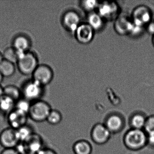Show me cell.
<instances>
[{
  "label": "cell",
  "instance_id": "cell-2",
  "mask_svg": "<svg viewBox=\"0 0 154 154\" xmlns=\"http://www.w3.org/2000/svg\"><path fill=\"white\" fill-rule=\"evenodd\" d=\"M18 54L17 64L20 72L25 75L33 74L39 65L36 55L30 51Z\"/></svg>",
  "mask_w": 154,
  "mask_h": 154
},
{
  "label": "cell",
  "instance_id": "cell-9",
  "mask_svg": "<svg viewBox=\"0 0 154 154\" xmlns=\"http://www.w3.org/2000/svg\"><path fill=\"white\" fill-rule=\"evenodd\" d=\"M133 22L131 17L126 14H120L115 19L114 29L121 35H129L133 27Z\"/></svg>",
  "mask_w": 154,
  "mask_h": 154
},
{
  "label": "cell",
  "instance_id": "cell-1",
  "mask_svg": "<svg viewBox=\"0 0 154 154\" xmlns=\"http://www.w3.org/2000/svg\"><path fill=\"white\" fill-rule=\"evenodd\" d=\"M147 135L143 129L131 128L125 133L123 142L127 148L138 150L147 145Z\"/></svg>",
  "mask_w": 154,
  "mask_h": 154
},
{
  "label": "cell",
  "instance_id": "cell-36",
  "mask_svg": "<svg viewBox=\"0 0 154 154\" xmlns=\"http://www.w3.org/2000/svg\"><path fill=\"white\" fill-rule=\"evenodd\" d=\"M3 76H2V75L0 73V84L3 81Z\"/></svg>",
  "mask_w": 154,
  "mask_h": 154
},
{
  "label": "cell",
  "instance_id": "cell-18",
  "mask_svg": "<svg viewBox=\"0 0 154 154\" xmlns=\"http://www.w3.org/2000/svg\"><path fill=\"white\" fill-rule=\"evenodd\" d=\"M146 119L147 117L142 112H134L130 118V126L131 128L143 130Z\"/></svg>",
  "mask_w": 154,
  "mask_h": 154
},
{
  "label": "cell",
  "instance_id": "cell-5",
  "mask_svg": "<svg viewBox=\"0 0 154 154\" xmlns=\"http://www.w3.org/2000/svg\"><path fill=\"white\" fill-rule=\"evenodd\" d=\"M43 93V86L33 80L26 83L21 91L23 98L29 102L40 100Z\"/></svg>",
  "mask_w": 154,
  "mask_h": 154
},
{
  "label": "cell",
  "instance_id": "cell-12",
  "mask_svg": "<svg viewBox=\"0 0 154 154\" xmlns=\"http://www.w3.org/2000/svg\"><path fill=\"white\" fill-rule=\"evenodd\" d=\"M62 23L67 31L74 33L82 23L81 17L77 12L74 11H69L63 16Z\"/></svg>",
  "mask_w": 154,
  "mask_h": 154
},
{
  "label": "cell",
  "instance_id": "cell-17",
  "mask_svg": "<svg viewBox=\"0 0 154 154\" xmlns=\"http://www.w3.org/2000/svg\"><path fill=\"white\" fill-rule=\"evenodd\" d=\"M87 23L94 31H100L104 27L105 20L97 12L94 11L89 13Z\"/></svg>",
  "mask_w": 154,
  "mask_h": 154
},
{
  "label": "cell",
  "instance_id": "cell-37",
  "mask_svg": "<svg viewBox=\"0 0 154 154\" xmlns=\"http://www.w3.org/2000/svg\"><path fill=\"white\" fill-rule=\"evenodd\" d=\"M153 44H154V35H153Z\"/></svg>",
  "mask_w": 154,
  "mask_h": 154
},
{
  "label": "cell",
  "instance_id": "cell-33",
  "mask_svg": "<svg viewBox=\"0 0 154 154\" xmlns=\"http://www.w3.org/2000/svg\"><path fill=\"white\" fill-rule=\"evenodd\" d=\"M146 29L148 33L154 35V22H150L146 26Z\"/></svg>",
  "mask_w": 154,
  "mask_h": 154
},
{
  "label": "cell",
  "instance_id": "cell-31",
  "mask_svg": "<svg viewBox=\"0 0 154 154\" xmlns=\"http://www.w3.org/2000/svg\"><path fill=\"white\" fill-rule=\"evenodd\" d=\"M147 145H148L151 147L154 148V134L147 135Z\"/></svg>",
  "mask_w": 154,
  "mask_h": 154
},
{
  "label": "cell",
  "instance_id": "cell-21",
  "mask_svg": "<svg viewBox=\"0 0 154 154\" xmlns=\"http://www.w3.org/2000/svg\"><path fill=\"white\" fill-rule=\"evenodd\" d=\"M15 64L3 59L0 63V73L3 77H9L15 73Z\"/></svg>",
  "mask_w": 154,
  "mask_h": 154
},
{
  "label": "cell",
  "instance_id": "cell-3",
  "mask_svg": "<svg viewBox=\"0 0 154 154\" xmlns=\"http://www.w3.org/2000/svg\"><path fill=\"white\" fill-rule=\"evenodd\" d=\"M52 109L48 103L42 100H38L31 103L28 116L36 122H43L46 121Z\"/></svg>",
  "mask_w": 154,
  "mask_h": 154
},
{
  "label": "cell",
  "instance_id": "cell-22",
  "mask_svg": "<svg viewBox=\"0 0 154 154\" xmlns=\"http://www.w3.org/2000/svg\"><path fill=\"white\" fill-rule=\"evenodd\" d=\"M16 132L20 142H25L34 133L32 127L27 124L16 130Z\"/></svg>",
  "mask_w": 154,
  "mask_h": 154
},
{
  "label": "cell",
  "instance_id": "cell-11",
  "mask_svg": "<svg viewBox=\"0 0 154 154\" xmlns=\"http://www.w3.org/2000/svg\"><path fill=\"white\" fill-rule=\"evenodd\" d=\"M94 31L87 23H82L75 32L76 40L79 43L87 45L91 43L94 35Z\"/></svg>",
  "mask_w": 154,
  "mask_h": 154
},
{
  "label": "cell",
  "instance_id": "cell-27",
  "mask_svg": "<svg viewBox=\"0 0 154 154\" xmlns=\"http://www.w3.org/2000/svg\"><path fill=\"white\" fill-rule=\"evenodd\" d=\"M99 2L94 0H86L82 1L81 2V6L85 11L90 13L94 12V11L97 10L99 7Z\"/></svg>",
  "mask_w": 154,
  "mask_h": 154
},
{
  "label": "cell",
  "instance_id": "cell-29",
  "mask_svg": "<svg viewBox=\"0 0 154 154\" xmlns=\"http://www.w3.org/2000/svg\"><path fill=\"white\" fill-rule=\"evenodd\" d=\"M144 28L143 27L137 26L133 23V27L129 35L133 37L139 36L143 33Z\"/></svg>",
  "mask_w": 154,
  "mask_h": 154
},
{
  "label": "cell",
  "instance_id": "cell-30",
  "mask_svg": "<svg viewBox=\"0 0 154 154\" xmlns=\"http://www.w3.org/2000/svg\"><path fill=\"white\" fill-rule=\"evenodd\" d=\"M36 154H57V153L52 149L49 148H43Z\"/></svg>",
  "mask_w": 154,
  "mask_h": 154
},
{
  "label": "cell",
  "instance_id": "cell-10",
  "mask_svg": "<svg viewBox=\"0 0 154 154\" xmlns=\"http://www.w3.org/2000/svg\"><path fill=\"white\" fill-rule=\"evenodd\" d=\"M16 130L9 127L0 133V145L4 148H15L19 142Z\"/></svg>",
  "mask_w": 154,
  "mask_h": 154
},
{
  "label": "cell",
  "instance_id": "cell-24",
  "mask_svg": "<svg viewBox=\"0 0 154 154\" xmlns=\"http://www.w3.org/2000/svg\"><path fill=\"white\" fill-rule=\"evenodd\" d=\"M2 56L4 60L14 64L17 63L18 59V53L13 47L6 48L3 52Z\"/></svg>",
  "mask_w": 154,
  "mask_h": 154
},
{
  "label": "cell",
  "instance_id": "cell-28",
  "mask_svg": "<svg viewBox=\"0 0 154 154\" xmlns=\"http://www.w3.org/2000/svg\"><path fill=\"white\" fill-rule=\"evenodd\" d=\"M143 130L147 135L154 134V115L147 117Z\"/></svg>",
  "mask_w": 154,
  "mask_h": 154
},
{
  "label": "cell",
  "instance_id": "cell-35",
  "mask_svg": "<svg viewBox=\"0 0 154 154\" xmlns=\"http://www.w3.org/2000/svg\"><path fill=\"white\" fill-rule=\"evenodd\" d=\"M3 60V56H2V54L0 52V63H2V61Z\"/></svg>",
  "mask_w": 154,
  "mask_h": 154
},
{
  "label": "cell",
  "instance_id": "cell-26",
  "mask_svg": "<svg viewBox=\"0 0 154 154\" xmlns=\"http://www.w3.org/2000/svg\"><path fill=\"white\" fill-rule=\"evenodd\" d=\"M63 116L59 111L52 109L46 121L51 125H56L59 124L62 121Z\"/></svg>",
  "mask_w": 154,
  "mask_h": 154
},
{
  "label": "cell",
  "instance_id": "cell-25",
  "mask_svg": "<svg viewBox=\"0 0 154 154\" xmlns=\"http://www.w3.org/2000/svg\"><path fill=\"white\" fill-rule=\"evenodd\" d=\"M31 103L29 101L22 98L16 101L15 109L28 115Z\"/></svg>",
  "mask_w": 154,
  "mask_h": 154
},
{
  "label": "cell",
  "instance_id": "cell-32",
  "mask_svg": "<svg viewBox=\"0 0 154 154\" xmlns=\"http://www.w3.org/2000/svg\"><path fill=\"white\" fill-rule=\"evenodd\" d=\"M0 154H19L15 148H4Z\"/></svg>",
  "mask_w": 154,
  "mask_h": 154
},
{
  "label": "cell",
  "instance_id": "cell-34",
  "mask_svg": "<svg viewBox=\"0 0 154 154\" xmlns=\"http://www.w3.org/2000/svg\"><path fill=\"white\" fill-rule=\"evenodd\" d=\"M4 95V92H3V88L2 87L1 85H0V99H1L2 97Z\"/></svg>",
  "mask_w": 154,
  "mask_h": 154
},
{
  "label": "cell",
  "instance_id": "cell-16",
  "mask_svg": "<svg viewBox=\"0 0 154 154\" xmlns=\"http://www.w3.org/2000/svg\"><path fill=\"white\" fill-rule=\"evenodd\" d=\"M12 47L18 54L26 53L29 51L31 42L28 37L24 35H19L14 38Z\"/></svg>",
  "mask_w": 154,
  "mask_h": 154
},
{
  "label": "cell",
  "instance_id": "cell-7",
  "mask_svg": "<svg viewBox=\"0 0 154 154\" xmlns=\"http://www.w3.org/2000/svg\"><path fill=\"white\" fill-rule=\"evenodd\" d=\"M131 17L134 24L144 27L151 22L152 15L148 8L140 5L134 9Z\"/></svg>",
  "mask_w": 154,
  "mask_h": 154
},
{
  "label": "cell",
  "instance_id": "cell-15",
  "mask_svg": "<svg viewBox=\"0 0 154 154\" xmlns=\"http://www.w3.org/2000/svg\"><path fill=\"white\" fill-rule=\"evenodd\" d=\"M24 142L26 144L28 153L36 154L44 148L42 137L35 132Z\"/></svg>",
  "mask_w": 154,
  "mask_h": 154
},
{
  "label": "cell",
  "instance_id": "cell-14",
  "mask_svg": "<svg viewBox=\"0 0 154 154\" xmlns=\"http://www.w3.org/2000/svg\"><path fill=\"white\" fill-rule=\"evenodd\" d=\"M28 115L14 109L8 114V120L11 128L17 130L27 124Z\"/></svg>",
  "mask_w": 154,
  "mask_h": 154
},
{
  "label": "cell",
  "instance_id": "cell-13",
  "mask_svg": "<svg viewBox=\"0 0 154 154\" xmlns=\"http://www.w3.org/2000/svg\"><path fill=\"white\" fill-rule=\"evenodd\" d=\"M103 124L111 133H116L122 130L125 125V121L119 113H112L106 117Z\"/></svg>",
  "mask_w": 154,
  "mask_h": 154
},
{
  "label": "cell",
  "instance_id": "cell-8",
  "mask_svg": "<svg viewBox=\"0 0 154 154\" xmlns=\"http://www.w3.org/2000/svg\"><path fill=\"white\" fill-rule=\"evenodd\" d=\"M111 134L103 123L95 124L91 131L92 140L94 143L98 145H103L108 142Z\"/></svg>",
  "mask_w": 154,
  "mask_h": 154
},
{
  "label": "cell",
  "instance_id": "cell-38",
  "mask_svg": "<svg viewBox=\"0 0 154 154\" xmlns=\"http://www.w3.org/2000/svg\"><path fill=\"white\" fill-rule=\"evenodd\" d=\"M32 154V153H26V154Z\"/></svg>",
  "mask_w": 154,
  "mask_h": 154
},
{
  "label": "cell",
  "instance_id": "cell-23",
  "mask_svg": "<svg viewBox=\"0 0 154 154\" xmlns=\"http://www.w3.org/2000/svg\"><path fill=\"white\" fill-rule=\"evenodd\" d=\"M4 95L13 99L17 101L20 99L22 93L17 87L14 85H8L3 88Z\"/></svg>",
  "mask_w": 154,
  "mask_h": 154
},
{
  "label": "cell",
  "instance_id": "cell-6",
  "mask_svg": "<svg viewBox=\"0 0 154 154\" xmlns=\"http://www.w3.org/2000/svg\"><path fill=\"white\" fill-rule=\"evenodd\" d=\"M33 79L42 86L50 83L54 78V72L52 68L47 65H38L32 75Z\"/></svg>",
  "mask_w": 154,
  "mask_h": 154
},
{
  "label": "cell",
  "instance_id": "cell-20",
  "mask_svg": "<svg viewBox=\"0 0 154 154\" xmlns=\"http://www.w3.org/2000/svg\"><path fill=\"white\" fill-rule=\"evenodd\" d=\"M16 103L13 99L3 95L0 99V111L8 114L15 109Z\"/></svg>",
  "mask_w": 154,
  "mask_h": 154
},
{
  "label": "cell",
  "instance_id": "cell-19",
  "mask_svg": "<svg viewBox=\"0 0 154 154\" xmlns=\"http://www.w3.org/2000/svg\"><path fill=\"white\" fill-rule=\"evenodd\" d=\"M73 150L75 154H91L92 147L90 142L82 140L76 141L74 144Z\"/></svg>",
  "mask_w": 154,
  "mask_h": 154
},
{
  "label": "cell",
  "instance_id": "cell-4",
  "mask_svg": "<svg viewBox=\"0 0 154 154\" xmlns=\"http://www.w3.org/2000/svg\"><path fill=\"white\" fill-rule=\"evenodd\" d=\"M97 10L104 20H115L121 14L119 6L115 2H103L99 4Z\"/></svg>",
  "mask_w": 154,
  "mask_h": 154
}]
</instances>
